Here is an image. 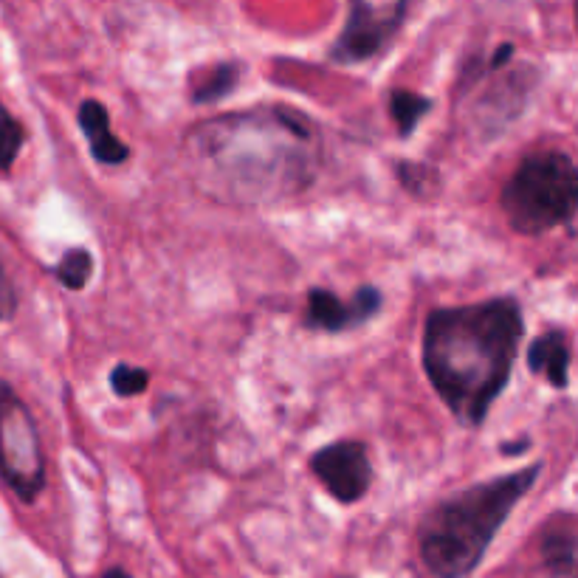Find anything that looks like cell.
<instances>
[{"label": "cell", "mask_w": 578, "mask_h": 578, "mask_svg": "<svg viewBox=\"0 0 578 578\" xmlns=\"http://www.w3.org/2000/svg\"><path fill=\"white\" fill-rule=\"evenodd\" d=\"M94 268V254L77 246V249L63 251L60 263L54 266V277L63 282L68 291H82V288H88V282L94 277Z\"/></svg>", "instance_id": "cell-15"}, {"label": "cell", "mask_w": 578, "mask_h": 578, "mask_svg": "<svg viewBox=\"0 0 578 578\" xmlns=\"http://www.w3.org/2000/svg\"><path fill=\"white\" fill-rule=\"evenodd\" d=\"M77 122L94 161L105 164V167H119L130 158V147L110 130V113L99 99H85L79 105Z\"/></svg>", "instance_id": "cell-10"}, {"label": "cell", "mask_w": 578, "mask_h": 578, "mask_svg": "<svg viewBox=\"0 0 578 578\" xmlns=\"http://www.w3.org/2000/svg\"><path fill=\"white\" fill-rule=\"evenodd\" d=\"M522 336L525 316L516 297L435 308L426 316L423 373L463 426H483L511 381Z\"/></svg>", "instance_id": "cell-2"}, {"label": "cell", "mask_w": 578, "mask_h": 578, "mask_svg": "<svg viewBox=\"0 0 578 578\" xmlns=\"http://www.w3.org/2000/svg\"><path fill=\"white\" fill-rule=\"evenodd\" d=\"M102 578H130V576H127L125 570H108Z\"/></svg>", "instance_id": "cell-20"}, {"label": "cell", "mask_w": 578, "mask_h": 578, "mask_svg": "<svg viewBox=\"0 0 578 578\" xmlns=\"http://www.w3.org/2000/svg\"><path fill=\"white\" fill-rule=\"evenodd\" d=\"M150 387V373L136 364H116L110 370V390L119 398H136Z\"/></svg>", "instance_id": "cell-17"}, {"label": "cell", "mask_w": 578, "mask_h": 578, "mask_svg": "<svg viewBox=\"0 0 578 578\" xmlns=\"http://www.w3.org/2000/svg\"><path fill=\"white\" fill-rule=\"evenodd\" d=\"M384 297L375 285H361L350 299H342L330 288H311L305 302V325L322 333H344L367 325L381 311Z\"/></svg>", "instance_id": "cell-9"}, {"label": "cell", "mask_w": 578, "mask_h": 578, "mask_svg": "<svg viewBox=\"0 0 578 578\" xmlns=\"http://www.w3.org/2000/svg\"><path fill=\"white\" fill-rule=\"evenodd\" d=\"M15 311H17L15 285H12L9 274H6V268H3V263H0V322L12 319Z\"/></svg>", "instance_id": "cell-18"}, {"label": "cell", "mask_w": 578, "mask_h": 578, "mask_svg": "<svg viewBox=\"0 0 578 578\" xmlns=\"http://www.w3.org/2000/svg\"><path fill=\"white\" fill-rule=\"evenodd\" d=\"M23 144H26V127L20 125V119H15L0 102V175L12 170Z\"/></svg>", "instance_id": "cell-16"}, {"label": "cell", "mask_w": 578, "mask_h": 578, "mask_svg": "<svg viewBox=\"0 0 578 578\" xmlns=\"http://www.w3.org/2000/svg\"><path fill=\"white\" fill-rule=\"evenodd\" d=\"M432 110V99L407 88H395L390 94V116L395 127H398V136L409 139L415 133V127L421 125V119Z\"/></svg>", "instance_id": "cell-14"}, {"label": "cell", "mask_w": 578, "mask_h": 578, "mask_svg": "<svg viewBox=\"0 0 578 578\" xmlns=\"http://www.w3.org/2000/svg\"><path fill=\"white\" fill-rule=\"evenodd\" d=\"M0 480L17 500L34 502L46 488V452L29 404L0 381Z\"/></svg>", "instance_id": "cell-5"}, {"label": "cell", "mask_w": 578, "mask_h": 578, "mask_svg": "<svg viewBox=\"0 0 578 578\" xmlns=\"http://www.w3.org/2000/svg\"><path fill=\"white\" fill-rule=\"evenodd\" d=\"M313 477L342 505L359 502L373 485V463L361 440H333L311 454Z\"/></svg>", "instance_id": "cell-8"}, {"label": "cell", "mask_w": 578, "mask_h": 578, "mask_svg": "<svg viewBox=\"0 0 578 578\" xmlns=\"http://www.w3.org/2000/svg\"><path fill=\"white\" fill-rule=\"evenodd\" d=\"M500 206L516 235H545L570 223L578 206L576 161L564 150L522 158L500 192Z\"/></svg>", "instance_id": "cell-4"}, {"label": "cell", "mask_w": 578, "mask_h": 578, "mask_svg": "<svg viewBox=\"0 0 578 578\" xmlns=\"http://www.w3.org/2000/svg\"><path fill=\"white\" fill-rule=\"evenodd\" d=\"M243 74L240 63H218L206 68L204 74L192 77V88H189V102L192 105H218L226 96L235 94L237 82Z\"/></svg>", "instance_id": "cell-13"}, {"label": "cell", "mask_w": 578, "mask_h": 578, "mask_svg": "<svg viewBox=\"0 0 578 578\" xmlns=\"http://www.w3.org/2000/svg\"><path fill=\"white\" fill-rule=\"evenodd\" d=\"M542 578H576V573H559V570H550V567H545V576Z\"/></svg>", "instance_id": "cell-19"}, {"label": "cell", "mask_w": 578, "mask_h": 578, "mask_svg": "<svg viewBox=\"0 0 578 578\" xmlns=\"http://www.w3.org/2000/svg\"><path fill=\"white\" fill-rule=\"evenodd\" d=\"M542 562L559 573H576V519L573 514H559L547 522L542 533Z\"/></svg>", "instance_id": "cell-12"}, {"label": "cell", "mask_w": 578, "mask_h": 578, "mask_svg": "<svg viewBox=\"0 0 578 578\" xmlns=\"http://www.w3.org/2000/svg\"><path fill=\"white\" fill-rule=\"evenodd\" d=\"M511 57H514V46L505 43L497 48V54L491 57V68H488L491 85L477 96L474 110H471V127L488 141L505 133L508 125H514L531 99L533 71L528 65L505 71Z\"/></svg>", "instance_id": "cell-7"}, {"label": "cell", "mask_w": 578, "mask_h": 578, "mask_svg": "<svg viewBox=\"0 0 578 578\" xmlns=\"http://www.w3.org/2000/svg\"><path fill=\"white\" fill-rule=\"evenodd\" d=\"M542 474V463L508 471L457 491L423 516L418 553L435 578H466L483 562L494 536Z\"/></svg>", "instance_id": "cell-3"}, {"label": "cell", "mask_w": 578, "mask_h": 578, "mask_svg": "<svg viewBox=\"0 0 578 578\" xmlns=\"http://www.w3.org/2000/svg\"><path fill=\"white\" fill-rule=\"evenodd\" d=\"M528 370L542 375L550 387L567 390L570 384V339L564 330H545L528 347Z\"/></svg>", "instance_id": "cell-11"}, {"label": "cell", "mask_w": 578, "mask_h": 578, "mask_svg": "<svg viewBox=\"0 0 578 578\" xmlns=\"http://www.w3.org/2000/svg\"><path fill=\"white\" fill-rule=\"evenodd\" d=\"M322 130L291 105H257L195 122L181 139L189 181L226 206L297 198L322 170Z\"/></svg>", "instance_id": "cell-1"}, {"label": "cell", "mask_w": 578, "mask_h": 578, "mask_svg": "<svg viewBox=\"0 0 578 578\" xmlns=\"http://www.w3.org/2000/svg\"><path fill=\"white\" fill-rule=\"evenodd\" d=\"M409 0H347L344 29L330 48L339 65H361L378 57L398 34Z\"/></svg>", "instance_id": "cell-6"}]
</instances>
